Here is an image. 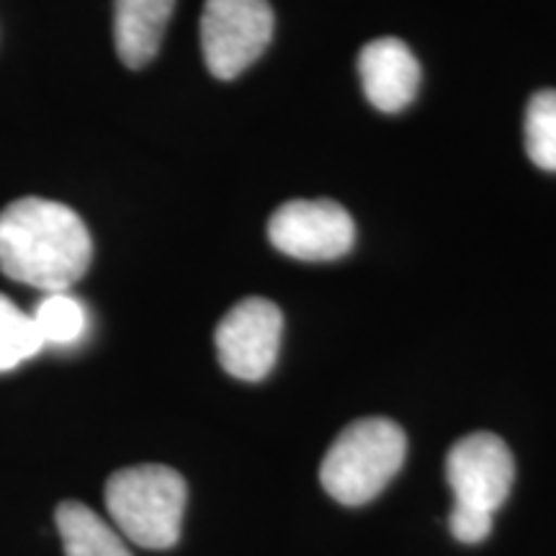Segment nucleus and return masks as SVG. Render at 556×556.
Here are the masks:
<instances>
[{
	"mask_svg": "<svg viewBox=\"0 0 556 556\" xmlns=\"http://www.w3.org/2000/svg\"><path fill=\"white\" fill-rule=\"evenodd\" d=\"M45 348L31 315L18 309L9 296L0 294V374L11 371L37 356Z\"/></svg>",
	"mask_w": 556,
	"mask_h": 556,
	"instance_id": "ddd939ff",
	"label": "nucleus"
},
{
	"mask_svg": "<svg viewBox=\"0 0 556 556\" xmlns=\"http://www.w3.org/2000/svg\"><path fill=\"white\" fill-rule=\"evenodd\" d=\"M189 486L176 469L139 464L114 471L106 482V510L131 544L165 552L180 539Z\"/></svg>",
	"mask_w": 556,
	"mask_h": 556,
	"instance_id": "f03ea898",
	"label": "nucleus"
},
{
	"mask_svg": "<svg viewBox=\"0 0 556 556\" xmlns=\"http://www.w3.org/2000/svg\"><path fill=\"white\" fill-rule=\"evenodd\" d=\"M176 0H114L116 54L131 70L155 60Z\"/></svg>",
	"mask_w": 556,
	"mask_h": 556,
	"instance_id": "1a4fd4ad",
	"label": "nucleus"
},
{
	"mask_svg": "<svg viewBox=\"0 0 556 556\" xmlns=\"http://www.w3.org/2000/svg\"><path fill=\"white\" fill-rule=\"evenodd\" d=\"M268 240L278 253L296 261H336L351 253L356 225L330 199H294L268 219Z\"/></svg>",
	"mask_w": 556,
	"mask_h": 556,
	"instance_id": "39448f33",
	"label": "nucleus"
},
{
	"mask_svg": "<svg viewBox=\"0 0 556 556\" xmlns=\"http://www.w3.org/2000/svg\"><path fill=\"white\" fill-rule=\"evenodd\" d=\"M526 152L541 170L556 173V90L546 88L531 96L523 122Z\"/></svg>",
	"mask_w": 556,
	"mask_h": 556,
	"instance_id": "f8f14e48",
	"label": "nucleus"
},
{
	"mask_svg": "<svg viewBox=\"0 0 556 556\" xmlns=\"http://www.w3.org/2000/svg\"><path fill=\"white\" fill-rule=\"evenodd\" d=\"M276 16L268 0H206L201 13V50L208 73L232 80L266 52Z\"/></svg>",
	"mask_w": 556,
	"mask_h": 556,
	"instance_id": "20e7f679",
	"label": "nucleus"
},
{
	"mask_svg": "<svg viewBox=\"0 0 556 556\" xmlns=\"http://www.w3.org/2000/svg\"><path fill=\"white\" fill-rule=\"evenodd\" d=\"M407 454V438L387 417H364L336 438L319 467V482L340 505L371 503L397 477Z\"/></svg>",
	"mask_w": 556,
	"mask_h": 556,
	"instance_id": "7ed1b4c3",
	"label": "nucleus"
},
{
	"mask_svg": "<svg viewBox=\"0 0 556 556\" xmlns=\"http://www.w3.org/2000/svg\"><path fill=\"white\" fill-rule=\"evenodd\" d=\"M492 520H495L492 513L454 505V510H451L448 516V528L451 533H454V539L462 541V544H479V541L490 536Z\"/></svg>",
	"mask_w": 556,
	"mask_h": 556,
	"instance_id": "4468645a",
	"label": "nucleus"
},
{
	"mask_svg": "<svg viewBox=\"0 0 556 556\" xmlns=\"http://www.w3.org/2000/svg\"><path fill=\"white\" fill-rule=\"evenodd\" d=\"M281 332L283 315L274 302L263 296L242 299L214 332L222 368L240 381L266 379L276 366Z\"/></svg>",
	"mask_w": 556,
	"mask_h": 556,
	"instance_id": "423d86ee",
	"label": "nucleus"
},
{
	"mask_svg": "<svg viewBox=\"0 0 556 556\" xmlns=\"http://www.w3.org/2000/svg\"><path fill=\"white\" fill-rule=\"evenodd\" d=\"M31 319L45 345H73L88 330V312L70 291H52L41 296Z\"/></svg>",
	"mask_w": 556,
	"mask_h": 556,
	"instance_id": "9b49d317",
	"label": "nucleus"
},
{
	"mask_svg": "<svg viewBox=\"0 0 556 556\" xmlns=\"http://www.w3.org/2000/svg\"><path fill=\"white\" fill-rule=\"evenodd\" d=\"M54 520L65 556H135L124 544L122 533L88 505L75 500L60 503Z\"/></svg>",
	"mask_w": 556,
	"mask_h": 556,
	"instance_id": "9d476101",
	"label": "nucleus"
},
{
	"mask_svg": "<svg viewBox=\"0 0 556 556\" xmlns=\"http://www.w3.org/2000/svg\"><path fill=\"white\" fill-rule=\"evenodd\" d=\"M93 258L90 232L60 201L26 197L0 212V270L45 294L70 291Z\"/></svg>",
	"mask_w": 556,
	"mask_h": 556,
	"instance_id": "f257e3e1",
	"label": "nucleus"
},
{
	"mask_svg": "<svg viewBox=\"0 0 556 556\" xmlns=\"http://www.w3.org/2000/svg\"><path fill=\"white\" fill-rule=\"evenodd\" d=\"M358 75L368 103L381 114L405 111L420 88V62L397 37L368 41L358 54Z\"/></svg>",
	"mask_w": 556,
	"mask_h": 556,
	"instance_id": "6e6552de",
	"label": "nucleus"
},
{
	"mask_svg": "<svg viewBox=\"0 0 556 556\" xmlns=\"http://www.w3.org/2000/svg\"><path fill=\"white\" fill-rule=\"evenodd\" d=\"M446 479L454 492V505L495 516L516 482V462L500 435L471 433L451 446Z\"/></svg>",
	"mask_w": 556,
	"mask_h": 556,
	"instance_id": "0eeeda50",
	"label": "nucleus"
}]
</instances>
